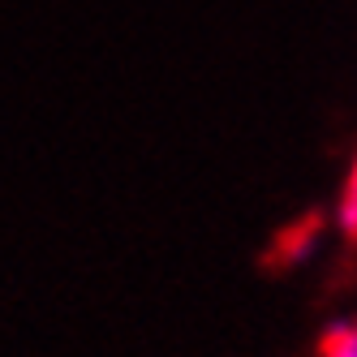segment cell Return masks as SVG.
<instances>
[{"label": "cell", "mask_w": 357, "mask_h": 357, "mask_svg": "<svg viewBox=\"0 0 357 357\" xmlns=\"http://www.w3.org/2000/svg\"><path fill=\"white\" fill-rule=\"evenodd\" d=\"M323 357H357V319L353 323H340V327H331L327 336H323Z\"/></svg>", "instance_id": "6da1fadb"}, {"label": "cell", "mask_w": 357, "mask_h": 357, "mask_svg": "<svg viewBox=\"0 0 357 357\" xmlns=\"http://www.w3.org/2000/svg\"><path fill=\"white\" fill-rule=\"evenodd\" d=\"M340 228L349 237H357V160H353V168H349V176H344V194H340Z\"/></svg>", "instance_id": "7a4b0ae2"}]
</instances>
